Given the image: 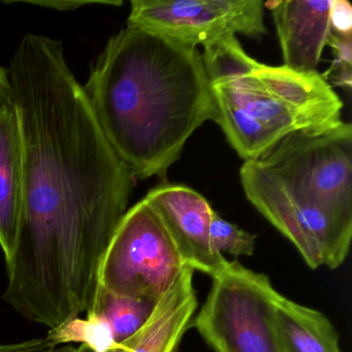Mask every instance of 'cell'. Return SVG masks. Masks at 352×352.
I'll return each mask as SVG.
<instances>
[{
  "mask_svg": "<svg viewBox=\"0 0 352 352\" xmlns=\"http://www.w3.org/2000/svg\"><path fill=\"white\" fill-rule=\"evenodd\" d=\"M7 74L23 145V204L3 298L51 329L94 304L135 179L104 137L60 41L26 34Z\"/></svg>",
  "mask_w": 352,
  "mask_h": 352,
  "instance_id": "cell-1",
  "label": "cell"
},
{
  "mask_svg": "<svg viewBox=\"0 0 352 352\" xmlns=\"http://www.w3.org/2000/svg\"><path fill=\"white\" fill-rule=\"evenodd\" d=\"M83 88L135 181L166 178L189 138L215 114L199 49L137 26L108 41Z\"/></svg>",
  "mask_w": 352,
  "mask_h": 352,
  "instance_id": "cell-2",
  "label": "cell"
},
{
  "mask_svg": "<svg viewBox=\"0 0 352 352\" xmlns=\"http://www.w3.org/2000/svg\"><path fill=\"white\" fill-rule=\"evenodd\" d=\"M213 121L245 162L294 133H322L344 122L342 102L324 76L258 63L236 36L204 48Z\"/></svg>",
  "mask_w": 352,
  "mask_h": 352,
  "instance_id": "cell-3",
  "label": "cell"
},
{
  "mask_svg": "<svg viewBox=\"0 0 352 352\" xmlns=\"http://www.w3.org/2000/svg\"><path fill=\"white\" fill-rule=\"evenodd\" d=\"M240 179L247 199L296 246L309 267L335 270L345 261L352 216L284 184L255 160L244 162Z\"/></svg>",
  "mask_w": 352,
  "mask_h": 352,
  "instance_id": "cell-4",
  "label": "cell"
},
{
  "mask_svg": "<svg viewBox=\"0 0 352 352\" xmlns=\"http://www.w3.org/2000/svg\"><path fill=\"white\" fill-rule=\"evenodd\" d=\"M281 296L265 274L228 261L212 277L195 329L214 352H283L275 321Z\"/></svg>",
  "mask_w": 352,
  "mask_h": 352,
  "instance_id": "cell-5",
  "label": "cell"
},
{
  "mask_svg": "<svg viewBox=\"0 0 352 352\" xmlns=\"http://www.w3.org/2000/svg\"><path fill=\"white\" fill-rule=\"evenodd\" d=\"M185 265L155 210L145 199L127 210L98 270V288L160 300Z\"/></svg>",
  "mask_w": 352,
  "mask_h": 352,
  "instance_id": "cell-6",
  "label": "cell"
},
{
  "mask_svg": "<svg viewBox=\"0 0 352 352\" xmlns=\"http://www.w3.org/2000/svg\"><path fill=\"white\" fill-rule=\"evenodd\" d=\"M284 184L352 216V126L294 133L255 160Z\"/></svg>",
  "mask_w": 352,
  "mask_h": 352,
  "instance_id": "cell-7",
  "label": "cell"
},
{
  "mask_svg": "<svg viewBox=\"0 0 352 352\" xmlns=\"http://www.w3.org/2000/svg\"><path fill=\"white\" fill-rule=\"evenodd\" d=\"M127 25L195 48L236 34L259 40L267 34L261 0H133Z\"/></svg>",
  "mask_w": 352,
  "mask_h": 352,
  "instance_id": "cell-8",
  "label": "cell"
},
{
  "mask_svg": "<svg viewBox=\"0 0 352 352\" xmlns=\"http://www.w3.org/2000/svg\"><path fill=\"white\" fill-rule=\"evenodd\" d=\"M144 199L160 216L185 265L213 277L228 261L212 246L210 223L214 209L190 187L162 183Z\"/></svg>",
  "mask_w": 352,
  "mask_h": 352,
  "instance_id": "cell-9",
  "label": "cell"
},
{
  "mask_svg": "<svg viewBox=\"0 0 352 352\" xmlns=\"http://www.w3.org/2000/svg\"><path fill=\"white\" fill-rule=\"evenodd\" d=\"M273 16L286 67L317 73L331 34V0H279L265 3Z\"/></svg>",
  "mask_w": 352,
  "mask_h": 352,
  "instance_id": "cell-10",
  "label": "cell"
},
{
  "mask_svg": "<svg viewBox=\"0 0 352 352\" xmlns=\"http://www.w3.org/2000/svg\"><path fill=\"white\" fill-rule=\"evenodd\" d=\"M193 271L185 265L172 287L158 300L149 320L121 344L125 352H175L195 316Z\"/></svg>",
  "mask_w": 352,
  "mask_h": 352,
  "instance_id": "cell-11",
  "label": "cell"
},
{
  "mask_svg": "<svg viewBox=\"0 0 352 352\" xmlns=\"http://www.w3.org/2000/svg\"><path fill=\"white\" fill-rule=\"evenodd\" d=\"M23 204V145L17 111L0 109V247L6 263L15 250Z\"/></svg>",
  "mask_w": 352,
  "mask_h": 352,
  "instance_id": "cell-12",
  "label": "cell"
},
{
  "mask_svg": "<svg viewBox=\"0 0 352 352\" xmlns=\"http://www.w3.org/2000/svg\"><path fill=\"white\" fill-rule=\"evenodd\" d=\"M275 321L283 352H342L337 331L320 311L282 296Z\"/></svg>",
  "mask_w": 352,
  "mask_h": 352,
  "instance_id": "cell-13",
  "label": "cell"
},
{
  "mask_svg": "<svg viewBox=\"0 0 352 352\" xmlns=\"http://www.w3.org/2000/svg\"><path fill=\"white\" fill-rule=\"evenodd\" d=\"M157 302L150 298L116 296L98 288L94 304L86 313L104 318L112 329L115 341L121 345L149 320Z\"/></svg>",
  "mask_w": 352,
  "mask_h": 352,
  "instance_id": "cell-14",
  "label": "cell"
},
{
  "mask_svg": "<svg viewBox=\"0 0 352 352\" xmlns=\"http://www.w3.org/2000/svg\"><path fill=\"white\" fill-rule=\"evenodd\" d=\"M86 314V318L76 317L51 329L47 338L57 346L81 343L94 352H107L119 346L115 341L112 329L104 318L94 313Z\"/></svg>",
  "mask_w": 352,
  "mask_h": 352,
  "instance_id": "cell-15",
  "label": "cell"
},
{
  "mask_svg": "<svg viewBox=\"0 0 352 352\" xmlns=\"http://www.w3.org/2000/svg\"><path fill=\"white\" fill-rule=\"evenodd\" d=\"M210 238L213 248L221 254L226 252L238 257L251 256L254 253L256 236L226 221L215 211L212 213Z\"/></svg>",
  "mask_w": 352,
  "mask_h": 352,
  "instance_id": "cell-16",
  "label": "cell"
},
{
  "mask_svg": "<svg viewBox=\"0 0 352 352\" xmlns=\"http://www.w3.org/2000/svg\"><path fill=\"white\" fill-rule=\"evenodd\" d=\"M327 45L335 55L336 82L338 85L351 87L352 36H340L331 32Z\"/></svg>",
  "mask_w": 352,
  "mask_h": 352,
  "instance_id": "cell-17",
  "label": "cell"
},
{
  "mask_svg": "<svg viewBox=\"0 0 352 352\" xmlns=\"http://www.w3.org/2000/svg\"><path fill=\"white\" fill-rule=\"evenodd\" d=\"M71 345L57 346L48 338H36L16 343H0V352H75Z\"/></svg>",
  "mask_w": 352,
  "mask_h": 352,
  "instance_id": "cell-18",
  "label": "cell"
},
{
  "mask_svg": "<svg viewBox=\"0 0 352 352\" xmlns=\"http://www.w3.org/2000/svg\"><path fill=\"white\" fill-rule=\"evenodd\" d=\"M6 3H24V5L38 6L45 9L55 11H76L85 6L104 5L121 6L122 1H102V0H24V1H6Z\"/></svg>",
  "mask_w": 352,
  "mask_h": 352,
  "instance_id": "cell-19",
  "label": "cell"
},
{
  "mask_svg": "<svg viewBox=\"0 0 352 352\" xmlns=\"http://www.w3.org/2000/svg\"><path fill=\"white\" fill-rule=\"evenodd\" d=\"M331 32L352 36V7L346 0H331Z\"/></svg>",
  "mask_w": 352,
  "mask_h": 352,
  "instance_id": "cell-20",
  "label": "cell"
},
{
  "mask_svg": "<svg viewBox=\"0 0 352 352\" xmlns=\"http://www.w3.org/2000/svg\"><path fill=\"white\" fill-rule=\"evenodd\" d=\"M12 91L10 86L9 79H8L7 69L0 67V109L11 106Z\"/></svg>",
  "mask_w": 352,
  "mask_h": 352,
  "instance_id": "cell-21",
  "label": "cell"
},
{
  "mask_svg": "<svg viewBox=\"0 0 352 352\" xmlns=\"http://www.w3.org/2000/svg\"><path fill=\"white\" fill-rule=\"evenodd\" d=\"M75 352H94L92 351L90 348H88L87 346L85 345H81L80 346L78 349H76ZM107 352H125L124 347H123V345H119L117 346V347L113 348V349L109 350V351Z\"/></svg>",
  "mask_w": 352,
  "mask_h": 352,
  "instance_id": "cell-22",
  "label": "cell"
}]
</instances>
